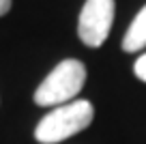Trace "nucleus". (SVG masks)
I'll use <instances>...</instances> for the list:
<instances>
[{"label":"nucleus","mask_w":146,"mask_h":144,"mask_svg":"<svg viewBox=\"0 0 146 144\" xmlns=\"http://www.w3.org/2000/svg\"><path fill=\"white\" fill-rule=\"evenodd\" d=\"M95 118V108L86 99H75L54 108L39 121L35 138L41 144H58L71 135L84 131Z\"/></svg>","instance_id":"obj_1"},{"label":"nucleus","mask_w":146,"mask_h":144,"mask_svg":"<svg viewBox=\"0 0 146 144\" xmlns=\"http://www.w3.org/2000/svg\"><path fill=\"white\" fill-rule=\"evenodd\" d=\"M86 67L75 58H67L58 63L50 71V75L35 90V103L41 108H58L73 101V97L84 88Z\"/></svg>","instance_id":"obj_2"},{"label":"nucleus","mask_w":146,"mask_h":144,"mask_svg":"<svg viewBox=\"0 0 146 144\" xmlns=\"http://www.w3.org/2000/svg\"><path fill=\"white\" fill-rule=\"evenodd\" d=\"M114 0H86L80 11L78 35L84 45L101 47L114 24Z\"/></svg>","instance_id":"obj_3"},{"label":"nucleus","mask_w":146,"mask_h":144,"mask_svg":"<svg viewBox=\"0 0 146 144\" xmlns=\"http://www.w3.org/2000/svg\"><path fill=\"white\" fill-rule=\"evenodd\" d=\"M142 47H146V5L133 17L131 26L127 28L125 39H123V50L125 52H137Z\"/></svg>","instance_id":"obj_4"},{"label":"nucleus","mask_w":146,"mask_h":144,"mask_svg":"<svg viewBox=\"0 0 146 144\" xmlns=\"http://www.w3.org/2000/svg\"><path fill=\"white\" fill-rule=\"evenodd\" d=\"M133 73H135L142 82H146V54H142L140 58L135 60V65H133Z\"/></svg>","instance_id":"obj_5"},{"label":"nucleus","mask_w":146,"mask_h":144,"mask_svg":"<svg viewBox=\"0 0 146 144\" xmlns=\"http://www.w3.org/2000/svg\"><path fill=\"white\" fill-rule=\"evenodd\" d=\"M11 5H13V0H0V17L11 11Z\"/></svg>","instance_id":"obj_6"}]
</instances>
